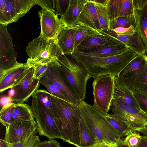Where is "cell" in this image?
I'll return each mask as SVG.
<instances>
[{"label": "cell", "mask_w": 147, "mask_h": 147, "mask_svg": "<svg viewBox=\"0 0 147 147\" xmlns=\"http://www.w3.org/2000/svg\"><path fill=\"white\" fill-rule=\"evenodd\" d=\"M51 62L49 63L40 65L33 68L34 69L33 75L34 78L40 80L48 67L50 65Z\"/></svg>", "instance_id": "obj_41"}, {"label": "cell", "mask_w": 147, "mask_h": 147, "mask_svg": "<svg viewBox=\"0 0 147 147\" xmlns=\"http://www.w3.org/2000/svg\"><path fill=\"white\" fill-rule=\"evenodd\" d=\"M142 136L137 131H133L126 136L123 140L124 144L129 147H136Z\"/></svg>", "instance_id": "obj_36"}, {"label": "cell", "mask_w": 147, "mask_h": 147, "mask_svg": "<svg viewBox=\"0 0 147 147\" xmlns=\"http://www.w3.org/2000/svg\"><path fill=\"white\" fill-rule=\"evenodd\" d=\"M113 99L131 106L141 113L133 92L120 81L116 76L115 78Z\"/></svg>", "instance_id": "obj_18"}, {"label": "cell", "mask_w": 147, "mask_h": 147, "mask_svg": "<svg viewBox=\"0 0 147 147\" xmlns=\"http://www.w3.org/2000/svg\"><path fill=\"white\" fill-rule=\"evenodd\" d=\"M144 84L147 87V72L146 75L145 81Z\"/></svg>", "instance_id": "obj_53"}, {"label": "cell", "mask_w": 147, "mask_h": 147, "mask_svg": "<svg viewBox=\"0 0 147 147\" xmlns=\"http://www.w3.org/2000/svg\"><path fill=\"white\" fill-rule=\"evenodd\" d=\"M36 5L56 13V0H35Z\"/></svg>", "instance_id": "obj_38"}, {"label": "cell", "mask_w": 147, "mask_h": 147, "mask_svg": "<svg viewBox=\"0 0 147 147\" xmlns=\"http://www.w3.org/2000/svg\"><path fill=\"white\" fill-rule=\"evenodd\" d=\"M122 3V0H109L107 5L110 20L119 17Z\"/></svg>", "instance_id": "obj_35"}, {"label": "cell", "mask_w": 147, "mask_h": 147, "mask_svg": "<svg viewBox=\"0 0 147 147\" xmlns=\"http://www.w3.org/2000/svg\"><path fill=\"white\" fill-rule=\"evenodd\" d=\"M26 52L29 57L26 63L30 69L49 63L63 54L57 38L48 39L40 36L29 43Z\"/></svg>", "instance_id": "obj_5"}, {"label": "cell", "mask_w": 147, "mask_h": 147, "mask_svg": "<svg viewBox=\"0 0 147 147\" xmlns=\"http://www.w3.org/2000/svg\"><path fill=\"white\" fill-rule=\"evenodd\" d=\"M38 14L41 27L39 36L48 39L57 38L64 26L60 18L55 13L44 8L39 11Z\"/></svg>", "instance_id": "obj_13"}, {"label": "cell", "mask_w": 147, "mask_h": 147, "mask_svg": "<svg viewBox=\"0 0 147 147\" xmlns=\"http://www.w3.org/2000/svg\"><path fill=\"white\" fill-rule=\"evenodd\" d=\"M138 54L128 48L123 53L115 56L103 57H86L71 56L82 62L92 78L110 74L116 76Z\"/></svg>", "instance_id": "obj_3"}, {"label": "cell", "mask_w": 147, "mask_h": 147, "mask_svg": "<svg viewBox=\"0 0 147 147\" xmlns=\"http://www.w3.org/2000/svg\"><path fill=\"white\" fill-rule=\"evenodd\" d=\"M129 48L123 43L113 47L103 48L94 51L81 52L74 51L72 55L92 57H103L115 56L121 54Z\"/></svg>", "instance_id": "obj_22"}, {"label": "cell", "mask_w": 147, "mask_h": 147, "mask_svg": "<svg viewBox=\"0 0 147 147\" xmlns=\"http://www.w3.org/2000/svg\"><path fill=\"white\" fill-rule=\"evenodd\" d=\"M112 147H129L125 145L123 142V140L121 139L118 141L117 143L112 146Z\"/></svg>", "instance_id": "obj_49"}, {"label": "cell", "mask_w": 147, "mask_h": 147, "mask_svg": "<svg viewBox=\"0 0 147 147\" xmlns=\"http://www.w3.org/2000/svg\"><path fill=\"white\" fill-rule=\"evenodd\" d=\"M17 104L12 102L3 106L0 111V122L5 127L9 125L12 114Z\"/></svg>", "instance_id": "obj_32"}, {"label": "cell", "mask_w": 147, "mask_h": 147, "mask_svg": "<svg viewBox=\"0 0 147 147\" xmlns=\"http://www.w3.org/2000/svg\"><path fill=\"white\" fill-rule=\"evenodd\" d=\"M131 26L136 28V23L134 14L128 16L119 17L111 20L110 30H113L117 27L128 28Z\"/></svg>", "instance_id": "obj_31"}, {"label": "cell", "mask_w": 147, "mask_h": 147, "mask_svg": "<svg viewBox=\"0 0 147 147\" xmlns=\"http://www.w3.org/2000/svg\"><path fill=\"white\" fill-rule=\"evenodd\" d=\"M79 108L82 117L96 139L97 144L113 145L121 139V136L106 119V114L94 105H91L82 101L80 102Z\"/></svg>", "instance_id": "obj_2"}, {"label": "cell", "mask_w": 147, "mask_h": 147, "mask_svg": "<svg viewBox=\"0 0 147 147\" xmlns=\"http://www.w3.org/2000/svg\"><path fill=\"white\" fill-rule=\"evenodd\" d=\"M30 69L26 63H19L0 78V92L12 88L24 80Z\"/></svg>", "instance_id": "obj_17"}, {"label": "cell", "mask_w": 147, "mask_h": 147, "mask_svg": "<svg viewBox=\"0 0 147 147\" xmlns=\"http://www.w3.org/2000/svg\"><path fill=\"white\" fill-rule=\"evenodd\" d=\"M69 0H56V14L61 17L65 13L69 4Z\"/></svg>", "instance_id": "obj_39"}, {"label": "cell", "mask_w": 147, "mask_h": 147, "mask_svg": "<svg viewBox=\"0 0 147 147\" xmlns=\"http://www.w3.org/2000/svg\"><path fill=\"white\" fill-rule=\"evenodd\" d=\"M52 95L45 90H37L32 95V97L38 100L46 107L52 114L51 97Z\"/></svg>", "instance_id": "obj_34"}, {"label": "cell", "mask_w": 147, "mask_h": 147, "mask_svg": "<svg viewBox=\"0 0 147 147\" xmlns=\"http://www.w3.org/2000/svg\"><path fill=\"white\" fill-rule=\"evenodd\" d=\"M32 111L38 126L40 136H45L49 140L62 139L61 134L48 109L37 99L32 97Z\"/></svg>", "instance_id": "obj_6"}, {"label": "cell", "mask_w": 147, "mask_h": 147, "mask_svg": "<svg viewBox=\"0 0 147 147\" xmlns=\"http://www.w3.org/2000/svg\"><path fill=\"white\" fill-rule=\"evenodd\" d=\"M147 72V56L138 54L116 76L130 82L144 84Z\"/></svg>", "instance_id": "obj_11"}, {"label": "cell", "mask_w": 147, "mask_h": 147, "mask_svg": "<svg viewBox=\"0 0 147 147\" xmlns=\"http://www.w3.org/2000/svg\"><path fill=\"white\" fill-rule=\"evenodd\" d=\"M13 102L11 98L9 96H2L0 99L1 106L2 107Z\"/></svg>", "instance_id": "obj_46"}, {"label": "cell", "mask_w": 147, "mask_h": 147, "mask_svg": "<svg viewBox=\"0 0 147 147\" xmlns=\"http://www.w3.org/2000/svg\"><path fill=\"white\" fill-rule=\"evenodd\" d=\"M35 5V0H0V24L17 22Z\"/></svg>", "instance_id": "obj_9"}, {"label": "cell", "mask_w": 147, "mask_h": 147, "mask_svg": "<svg viewBox=\"0 0 147 147\" xmlns=\"http://www.w3.org/2000/svg\"><path fill=\"white\" fill-rule=\"evenodd\" d=\"M112 30L117 34L120 35L133 34L136 30V28L133 26L128 28L117 27Z\"/></svg>", "instance_id": "obj_42"}, {"label": "cell", "mask_w": 147, "mask_h": 147, "mask_svg": "<svg viewBox=\"0 0 147 147\" xmlns=\"http://www.w3.org/2000/svg\"><path fill=\"white\" fill-rule=\"evenodd\" d=\"M78 130L80 138V147H93L97 144L94 136L86 125L81 115Z\"/></svg>", "instance_id": "obj_27"}, {"label": "cell", "mask_w": 147, "mask_h": 147, "mask_svg": "<svg viewBox=\"0 0 147 147\" xmlns=\"http://www.w3.org/2000/svg\"><path fill=\"white\" fill-rule=\"evenodd\" d=\"M38 132L37 128L23 141L13 144V147H41L45 143L46 140L41 142L37 135Z\"/></svg>", "instance_id": "obj_30"}, {"label": "cell", "mask_w": 147, "mask_h": 147, "mask_svg": "<svg viewBox=\"0 0 147 147\" xmlns=\"http://www.w3.org/2000/svg\"><path fill=\"white\" fill-rule=\"evenodd\" d=\"M5 127L4 139L9 143L14 144L26 138L38 128V126L34 120L11 123Z\"/></svg>", "instance_id": "obj_15"}, {"label": "cell", "mask_w": 147, "mask_h": 147, "mask_svg": "<svg viewBox=\"0 0 147 147\" xmlns=\"http://www.w3.org/2000/svg\"><path fill=\"white\" fill-rule=\"evenodd\" d=\"M57 39L63 54H71L75 50L74 32L72 28L64 26L58 34Z\"/></svg>", "instance_id": "obj_23"}, {"label": "cell", "mask_w": 147, "mask_h": 147, "mask_svg": "<svg viewBox=\"0 0 147 147\" xmlns=\"http://www.w3.org/2000/svg\"><path fill=\"white\" fill-rule=\"evenodd\" d=\"M134 92L140 94L147 98V87L144 84L135 86L133 88Z\"/></svg>", "instance_id": "obj_43"}, {"label": "cell", "mask_w": 147, "mask_h": 147, "mask_svg": "<svg viewBox=\"0 0 147 147\" xmlns=\"http://www.w3.org/2000/svg\"><path fill=\"white\" fill-rule=\"evenodd\" d=\"M104 31L114 37L138 54L146 55L145 46L137 30L134 34L128 35L118 34L112 30Z\"/></svg>", "instance_id": "obj_20"}, {"label": "cell", "mask_w": 147, "mask_h": 147, "mask_svg": "<svg viewBox=\"0 0 147 147\" xmlns=\"http://www.w3.org/2000/svg\"><path fill=\"white\" fill-rule=\"evenodd\" d=\"M57 61L63 75L80 102L84 101L87 82L92 78L88 70L82 62L71 54H63Z\"/></svg>", "instance_id": "obj_4"}, {"label": "cell", "mask_w": 147, "mask_h": 147, "mask_svg": "<svg viewBox=\"0 0 147 147\" xmlns=\"http://www.w3.org/2000/svg\"><path fill=\"white\" fill-rule=\"evenodd\" d=\"M13 144L9 143L4 139L0 140V147H13Z\"/></svg>", "instance_id": "obj_48"}, {"label": "cell", "mask_w": 147, "mask_h": 147, "mask_svg": "<svg viewBox=\"0 0 147 147\" xmlns=\"http://www.w3.org/2000/svg\"><path fill=\"white\" fill-rule=\"evenodd\" d=\"M15 93L16 91L13 88L10 89L8 92V96L12 98L15 95Z\"/></svg>", "instance_id": "obj_51"}, {"label": "cell", "mask_w": 147, "mask_h": 147, "mask_svg": "<svg viewBox=\"0 0 147 147\" xmlns=\"http://www.w3.org/2000/svg\"><path fill=\"white\" fill-rule=\"evenodd\" d=\"M112 114L122 120L133 131H138L147 124V117L134 108L113 99Z\"/></svg>", "instance_id": "obj_8"}, {"label": "cell", "mask_w": 147, "mask_h": 147, "mask_svg": "<svg viewBox=\"0 0 147 147\" xmlns=\"http://www.w3.org/2000/svg\"><path fill=\"white\" fill-rule=\"evenodd\" d=\"M52 115L63 142L80 147L78 127L81 116L79 106L52 95Z\"/></svg>", "instance_id": "obj_1"}, {"label": "cell", "mask_w": 147, "mask_h": 147, "mask_svg": "<svg viewBox=\"0 0 147 147\" xmlns=\"http://www.w3.org/2000/svg\"><path fill=\"white\" fill-rule=\"evenodd\" d=\"M7 26L0 24V78L19 63Z\"/></svg>", "instance_id": "obj_10"}, {"label": "cell", "mask_w": 147, "mask_h": 147, "mask_svg": "<svg viewBox=\"0 0 147 147\" xmlns=\"http://www.w3.org/2000/svg\"><path fill=\"white\" fill-rule=\"evenodd\" d=\"M134 9L138 10L142 9L147 3V0H133Z\"/></svg>", "instance_id": "obj_44"}, {"label": "cell", "mask_w": 147, "mask_h": 147, "mask_svg": "<svg viewBox=\"0 0 147 147\" xmlns=\"http://www.w3.org/2000/svg\"><path fill=\"white\" fill-rule=\"evenodd\" d=\"M92 2L94 3L96 9L98 21L102 31L110 30V19L107 5H107H104Z\"/></svg>", "instance_id": "obj_28"}, {"label": "cell", "mask_w": 147, "mask_h": 147, "mask_svg": "<svg viewBox=\"0 0 147 147\" xmlns=\"http://www.w3.org/2000/svg\"><path fill=\"white\" fill-rule=\"evenodd\" d=\"M133 93L140 108L141 113L147 117V98L140 94Z\"/></svg>", "instance_id": "obj_40"}, {"label": "cell", "mask_w": 147, "mask_h": 147, "mask_svg": "<svg viewBox=\"0 0 147 147\" xmlns=\"http://www.w3.org/2000/svg\"><path fill=\"white\" fill-rule=\"evenodd\" d=\"M60 65L57 59L52 62L41 77L52 83L65 94L72 103L79 106L80 101L63 75Z\"/></svg>", "instance_id": "obj_12"}, {"label": "cell", "mask_w": 147, "mask_h": 147, "mask_svg": "<svg viewBox=\"0 0 147 147\" xmlns=\"http://www.w3.org/2000/svg\"><path fill=\"white\" fill-rule=\"evenodd\" d=\"M106 117L121 137L125 136L133 131L123 121L114 117L112 114L105 115Z\"/></svg>", "instance_id": "obj_29"}, {"label": "cell", "mask_w": 147, "mask_h": 147, "mask_svg": "<svg viewBox=\"0 0 147 147\" xmlns=\"http://www.w3.org/2000/svg\"><path fill=\"white\" fill-rule=\"evenodd\" d=\"M134 8L133 0H122L121 11L119 17L128 16L134 15Z\"/></svg>", "instance_id": "obj_37"}, {"label": "cell", "mask_w": 147, "mask_h": 147, "mask_svg": "<svg viewBox=\"0 0 147 147\" xmlns=\"http://www.w3.org/2000/svg\"></svg>", "instance_id": "obj_54"}, {"label": "cell", "mask_w": 147, "mask_h": 147, "mask_svg": "<svg viewBox=\"0 0 147 147\" xmlns=\"http://www.w3.org/2000/svg\"><path fill=\"white\" fill-rule=\"evenodd\" d=\"M136 30L139 32L145 46L147 56V3L141 10L134 9Z\"/></svg>", "instance_id": "obj_24"}, {"label": "cell", "mask_w": 147, "mask_h": 147, "mask_svg": "<svg viewBox=\"0 0 147 147\" xmlns=\"http://www.w3.org/2000/svg\"><path fill=\"white\" fill-rule=\"evenodd\" d=\"M34 120L31 107L24 103L17 104L8 124Z\"/></svg>", "instance_id": "obj_25"}, {"label": "cell", "mask_w": 147, "mask_h": 147, "mask_svg": "<svg viewBox=\"0 0 147 147\" xmlns=\"http://www.w3.org/2000/svg\"><path fill=\"white\" fill-rule=\"evenodd\" d=\"M34 70L33 68H30L23 82L13 88L16 93L11 98L16 103H22L26 102L38 89L40 81L33 77Z\"/></svg>", "instance_id": "obj_16"}, {"label": "cell", "mask_w": 147, "mask_h": 147, "mask_svg": "<svg viewBox=\"0 0 147 147\" xmlns=\"http://www.w3.org/2000/svg\"><path fill=\"white\" fill-rule=\"evenodd\" d=\"M115 76L107 74L94 78L92 86L94 105L106 114L108 113L111 109Z\"/></svg>", "instance_id": "obj_7"}, {"label": "cell", "mask_w": 147, "mask_h": 147, "mask_svg": "<svg viewBox=\"0 0 147 147\" xmlns=\"http://www.w3.org/2000/svg\"><path fill=\"white\" fill-rule=\"evenodd\" d=\"M74 30L75 50L82 41L95 35L101 34L100 32L84 24L78 23L71 27Z\"/></svg>", "instance_id": "obj_26"}, {"label": "cell", "mask_w": 147, "mask_h": 147, "mask_svg": "<svg viewBox=\"0 0 147 147\" xmlns=\"http://www.w3.org/2000/svg\"><path fill=\"white\" fill-rule=\"evenodd\" d=\"M78 23L90 27L98 31H102L94 3L91 0H87L78 18Z\"/></svg>", "instance_id": "obj_21"}, {"label": "cell", "mask_w": 147, "mask_h": 147, "mask_svg": "<svg viewBox=\"0 0 147 147\" xmlns=\"http://www.w3.org/2000/svg\"><path fill=\"white\" fill-rule=\"evenodd\" d=\"M113 145H111L105 143H102L96 144L93 147H112Z\"/></svg>", "instance_id": "obj_50"}, {"label": "cell", "mask_w": 147, "mask_h": 147, "mask_svg": "<svg viewBox=\"0 0 147 147\" xmlns=\"http://www.w3.org/2000/svg\"><path fill=\"white\" fill-rule=\"evenodd\" d=\"M139 132L142 134L143 136H147V124L145 127L139 130Z\"/></svg>", "instance_id": "obj_52"}, {"label": "cell", "mask_w": 147, "mask_h": 147, "mask_svg": "<svg viewBox=\"0 0 147 147\" xmlns=\"http://www.w3.org/2000/svg\"><path fill=\"white\" fill-rule=\"evenodd\" d=\"M87 0H69L67 10L60 19L65 27L74 26L78 24V18Z\"/></svg>", "instance_id": "obj_19"}, {"label": "cell", "mask_w": 147, "mask_h": 147, "mask_svg": "<svg viewBox=\"0 0 147 147\" xmlns=\"http://www.w3.org/2000/svg\"><path fill=\"white\" fill-rule=\"evenodd\" d=\"M40 83L45 87L53 95L68 102L72 103L67 96L60 91L52 83L42 77L40 79Z\"/></svg>", "instance_id": "obj_33"}, {"label": "cell", "mask_w": 147, "mask_h": 147, "mask_svg": "<svg viewBox=\"0 0 147 147\" xmlns=\"http://www.w3.org/2000/svg\"><path fill=\"white\" fill-rule=\"evenodd\" d=\"M136 147H147V136H142L140 141Z\"/></svg>", "instance_id": "obj_47"}, {"label": "cell", "mask_w": 147, "mask_h": 147, "mask_svg": "<svg viewBox=\"0 0 147 147\" xmlns=\"http://www.w3.org/2000/svg\"><path fill=\"white\" fill-rule=\"evenodd\" d=\"M123 43L118 39L102 31V33L86 39L79 44L74 51L86 52L113 47Z\"/></svg>", "instance_id": "obj_14"}, {"label": "cell", "mask_w": 147, "mask_h": 147, "mask_svg": "<svg viewBox=\"0 0 147 147\" xmlns=\"http://www.w3.org/2000/svg\"><path fill=\"white\" fill-rule=\"evenodd\" d=\"M41 147H61L58 142L54 139L47 141Z\"/></svg>", "instance_id": "obj_45"}]
</instances>
